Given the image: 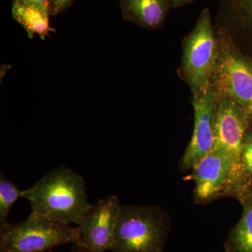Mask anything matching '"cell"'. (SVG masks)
<instances>
[{
    "label": "cell",
    "mask_w": 252,
    "mask_h": 252,
    "mask_svg": "<svg viewBox=\"0 0 252 252\" xmlns=\"http://www.w3.org/2000/svg\"><path fill=\"white\" fill-rule=\"evenodd\" d=\"M21 196L30 202L32 212L67 225H79L94 205L88 200L83 177L64 166L47 172L23 190Z\"/></svg>",
    "instance_id": "obj_1"
},
{
    "label": "cell",
    "mask_w": 252,
    "mask_h": 252,
    "mask_svg": "<svg viewBox=\"0 0 252 252\" xmlns=\"http://www.w3.org/2000/svg\"><path fill=\"white\" fill-rule=\"evenodd\" d=\"M171 219L155 205H122L114 229L113 252H163Z\"/></svg>",
    "instance_id": "obj_2"
},
{
    "label": "cell",
    "mask_w": 252,
    "mask_h": 252,
    "mask_svg": "<svg viewBox=\"0 0 252 252\" xmlns=\"http://www.w3.org/2000/svg\"><path fill=\"white\" fill-rule=\"evenodd\" d=\"M77 228L32 212L24 220L0 230V252H39L59 245H79Z\"/></svg>",
    "instance_id": "obj_3"
},
{
    "label": "cell",
    "mask_w": 252,
    "mask_h": 252,
    "mask_svg": "<svg viewBox=\"0 0 252 252\" xmlns=\"http://www.w3.org/2000/svg\"><path fill=\"white\" fill-rule=\"evenodd\" d=\"M219 28V55L212 86L217 97H227L241 107L252 124V62L233 45L229 31Z\"/></svg>",
    "instance_id": "obj_4"
},
{
    "label": "cell",
    "mask_w": 252,
    "mask_h": 252,
    "mask_svg": "<svg viewBox=\"0 0 252 252\" xmlns=\"http://www.w3.org/2000/svg\"><path fill=\"white\" fill-rule=\"evenodd\" d=\"M218 55L211 14L205 8L184 43L182 69L193 94L205 92L212 85Z\"/></svg>",
    "instance_id": "obj_5"
},
{
    "label": "cell",
    "mask_w": 252,
    "mask_h": 252,
    "mask_svg": "<svg viewBox=\"0 0 252 252\" xmlns=\"http://www.w3.org/2000/svg\"><path fill=\"white\" fill-rule=\"evenodd\" d=\"M196 203H207L222 196L235 197L238 189V176L228 155L212 149L192 169Z\"/></svg>",
    "instance_id": "obj_6"
},
{
    "label": "cell",
    "mask_w": 252,
    "mask_h": 252,
    "mask_svg": "<svg viewBox=\"0 0 252 252\" xmlns=\"http://www.w3.org/2000/svg\"><path fill=\"white\" fill-rule=\"evenodd\" d=\"M217 101L216 91L212 85L205 92L193 94V131L180 160L182 171L192 170L197 162L213 148Z\"/></svg>",
    "instance_id": "obj_7"
},
{
    "label": "cell",
    "mask_w": 252,
    "mask_h": 252,
    "mask_svg": "<svg viewBox=\"0 0 252 252\" xmlns=\"http://www.w3.org/2000/svg\"><path fill=\"white\" fill-rule=\"evenodd\" d=\"M251 125L248 114L236 102L227 97H217L213 147L228 155L234 165L238 180L236 195L240 190L239 165L244 137Z\"/></svg>",
    "instance_id": "obj_8"
},
{
    "label": "cell",
    "mask_w": 252,
    "mask_h": 252,
    "mask_svg": "<svg viewBox=\"0 0 252 252\" xmlns=\"http://www.w3.org/2000/svg\"><path fill=\"white\" fill-rule=\"evenodd\" d=\"M121 206L115 195L102 199L93 205L78 225L77 247L86 252H105L111 250Z\"/></svg>",
    "instance_id": "obj_9"
},
{
    "label": "cell",
    "mask_w": 252,
    "mask_h": 252,
    "mask_svg": "<svg viewBox=\"0 0 252 252\" xmlns=\"http://www.w3.org/2000/svg\"><path fill=\"white\" fill-rule=\"evenodd\" d=\"M126 21L147 29L160 28L166 20L171 0H120Z\"/></svg>",
    "instance_id": "obj_10"
},
{
    "label": "cell",
    "mask_w": 252,
    "mask_h": 252,
    "mask_svg": "<svg viewBox=\"0 0 252 252\" xmlns=\"http://www.w3.org/2000/svg\"><path fill=\"white\" fill-rule=\"evenodd\" d=\"M237 198L243 207V215L225 241V252H252V187Z\"/></svg>",
    "instance_id": "obj_11"
},
{
    "label": "cell",
    "mask_w": 252,
    "mask_h": 252,
    "mask_svg": "<svg viewBox=\"0 0 252 252\" xmlns=\"http://www.w3.org/2000/svg\"><path fill=\"white\" fill-rule=\"evenodd\" d=\"M12 16L27 32L30 39H32L36 34L41 39H44L50 32L54 31L50 26L49 10L37 5L23 0H14Z\"/></svg>",
    "instance_id": "obj_12"
},
{
    "label": "cell",
    "mask_w": 252,
    "mask_h": 252,
    "mask_svg": "<svg viewBox=\"0 0 252 252\" xmlns=\"http://www.w3.org/2000/svg\"><path fill=\"white\" fill-rule=\"evenodd\" d=\"M220 26H233L252 33V0H221Z\"/></svg>",
    "instance_id": "obj_13"
},
{
    "label": "cell",
    "mask_w": 252,
    "mask_h": 252,
    "mask_svg": "<svg viewBox=\"0 0 252 252\" xmlns=\"http://www.w3.org/2000/svg\"><path fill=\"white\" fill-rule=\"evenodd\" d=\"M22 190L18 189L1 171L0 174V230L10 224V210L18 198H21Z\"/></svg>",
    "instance_id": "obj_14"
},
{
    "label": "cell",
    "mask_w": 252,
    "mask_h": 252,
    "mask_svg": "<svg viewBox=\"0 0 252 252\" xmlns=\"http://www.w3.org/2000/svg\"><path fill=\"white\" fill-rule=\"evenodd\" d=\"M240 190L237 196L252 187V130L250 128L244 137L243 150L239 165Z\"/></svg>",
    "instance_id": "obj_15"
},
{
    "label": "cell",
    "mask_w": 252,
    "mask_h": 252,
    "mask_svg": "<svg viewBox=\"0 0 252 252\" xmlns=\"http://www.w3.org/2000/svg\"><path fill=\"white\" fill-rule=\"evenodd\" d=\"M74 0H48L50 15L56 16L67 11Z\"/></svg>",
    "instance_id": "obj_16"
},
{
    "label": "cell",
    "mask_w": 252,
    "mask_h": 252,
    "mask_svg": "<svg viewBox=\"0 0 252 252\" xmlns=\"http://www.w3.org/2000/svg\"><path fill=\"white\" fill-rule=\"evenodd\" d=\"M23 1H27V2L31 3L41 6L44 9H49V4H48V0H23Z\"/></svg>",
    "instance_id": "obj_17"
},
{
    "label": "cell",
    "mask_w": 252,
    "mask_h": 252,
    "mask_svg": "<svg viewBox=\"0 0 252 252\" xmlns=\"http://www.w3.org/2000/svg\"><path fill=\"white\" fill-rule=\"evenodd\" d=\"M172 6L174 8H179L185 6L186 4L193 2L195 0H171Z\"/></svg>",
    "instance_id": "obj_18"
},
{
    "label": "cell",
    "mask_w": 252,
    "mask_h": 252,
    "mask_svg": "<svg viewBox=\"0 0 252 252\" xmlns=\"http://www.w3.org/2000/svg\"><path fill=\"white\" fill-rule=\"evenodd\" d=\"M72 252H86L82 249L79 248V247L74 245V249H73Z\"/></svg>",
    "instance_id": "obj_19"
},
{
    "label": "cell",
    "mask_w": 252,
    "mask_h": 252,
    "mask_svg": "<svg viewBox=\"0 0 252 252\" xmlns=\"http://www.w3.org/2000/svg\"></svg>",
    "instance_id": "obj_20"
}]
</instances>
